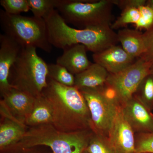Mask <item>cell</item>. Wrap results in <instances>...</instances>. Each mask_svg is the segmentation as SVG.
<instances>
[{
  "label": "cell",
  "mask_w": 153,
  "mask_h": 153,
  "mask_svg": "<svg viewBox=\"0 0 153 153\" xmlns=\"http://www.w3.org/2000/svg\"><path fill=\"white\" fill-rule=\"evenodd\" d=\"M42 94L52 105V124L57 130L66 132L91 130L88 107L76 88L62 85L48 77V85Z\"/></svg>",
  "instance_id": "obj_1"
},
{
  "label": "cell",
  "mask_w": 153,
  "mask_h": 153,
  "mask_svg": "<svg viewBox=\"0 0 153 153\" xmlns=\"http://www.w3.org/2000/svg\"><path fill=\"white\" fill-rule=\"evenodd\" d=\"M49 41L52 47L64 49L74 44L84 45L93 54L117 45V33L111 26L76 29L68 26L57 10H53L44 19Z\"/></svg>",
  "instance_id": "obj_2"
},
{
  "label": "cell",
  "mask_w": 153,
  "mask_h": 153,
  "mask_svg": "<svg viewBox=\"0 0 153 153\" xmlns=\"http://www.w3.org/2000/svg\"><path fill=\"white\" fill-rule=\"evenodd\" d=\"M93 133L91 130L61 131L52 124H47L28 128L22 139L13 146L23 148L46 146L53 153H82Z\"/></svg>",
  "instance_id": "obj_3"
},
{
  "label": "cell",
  "mask_w": 153,
  "mask_h": 153,
  "mask_svg": "<svg viewBox=\"0 0 153 153\" xmlns=\"http://www.w3.org/2000/svg\"><path fill=\"white\" fill-rule=\"evenodd\" d=\"M48 64L38 56L36 48L24 47L11 68L9 82L12 87L37 97L48 85Z\"/></svg>",
  "instance_id": "obj_4"
},
{
  "label": "cell",
  "mask_w": 153,
  "mask_h": 153,
  "mask_svg": "<svg viewBox=\"0 0 153 153\" xmlns=\"http://www.w3.org/2000/svg\"><path fill=\"white\" fill-rule=\"evenodd\" d=\"M113 0H58L56 10L66 24L78 29L111 26Z\"/></svg>",
  "instance_id": "obj_5"
},
{
  "label": "cell",
  "mask_w": 153,
  "mask_h": 153,
  "mask_svg": "<svg viewBox=\"0 0 153 153\" xmlns=\"http://www.w3.org/2000/svg\"><path fill=\"white\" fill-rule=\"evenodd\" d=\"M0 25L4 34L16 41L23 47H34L50 53L52 46L49 41L44 19L12 15L0 10Z\"/></svg>",
  "instance_id": "obj_6"
},
{
  "label": "cell",
  "mask_w": 153,
  "mask_h": 153,
  "mask_svg": "<svg viewBox=\"0 0 153 153\" xmlns=\"http://www.w3.org/2000/svg\"><path fill=\"white\" fill-rule=\"evenodd\" d=\"M79 90L85 98L90 112L91 130L94 134L108 138L120 105L105 85Z\"/></svg>",
  "instance_id": "obj_7"
},
{
  "label": "cell",
  "mask_w": 153,
  "mask_h": 153,
  "mask_svg": "<svg viewBox=\"0 0 153 153\" xmlns=\"http://www.w3.org/2000/svg\"><path fill=\"white\" fill-rule=\"evenodd\" d=\"M153 66L152 62L141 57L123 71L109 74L105 85L121 106L133 97L142 80L151 72Z\"/></svg>",
  "instance_id": "obj_8"
},
{
  "label": "cell",
  "mask_w": 153,
  "mask_h": 153,
  "mask_svg": "<svg viewBox=\"0 0 153 153\" xmlns=\"http://www.w3.org/2000/svg\"><path fill=\"white\" fill-rule=\"evenodd\" d=\"M108 139L115 153H136L135 134L120 107Z\"/></svg>",
  "instance_id": "obj_9"
},
{
  "label": "cell",
  "mask_w": 153,
  "mask_h": 153,
  "mask_svg": "<svg viewBox=\"0 0 153 153\" xmlns=\"http://www.w3.org/2000/svg\"><path fill=\"white\" fill-rule=\"evenodd\" d=\"M23 47L5 34L0 35V93H4L12 87L9 82L11 68L22 51Z\"/></svg>",
  "instance_id": "obj_10"
},
{
  "label": "cell",
  "mask_w": 153,
  "mask_h": 153,
  "mask_svg": "<svg viewBox=\"0 0 153 153\" xmlns=\"http://www.w3.org/2000/svg\"><path fill=\"white\" fill-rule=\"evenodd\" d=\"M121 107L126 120L135 134L153 132V114L152 111L134 96Z\"/></svg>",
  "instance_id": "obj_11"
},
{
  "label": "cell",
  "mask_w": 153,
  "mask_h": 153,
  "mask_svg": "<svg viewBox=\"0 0 153 153\" xmlns=\"http://www.w3.org/2000/svg\"><path fill=\"white\" fill-rule=\"evenodd\" d=\"M1 96L2 99L0 105L4 107L12 116L25 124L26 119L33 109L36 97L13 87Z\"/></svg>",
  "instance_id": "obj_12"
},
{
  "label": "cell",
  "mask_w": 153,
  "mask_h": 153,
  "mask_svg": "<svg viewBox=\"0 0 153 153\" xmlns=\"http://www.w3.org/2000/svg\"><path fill=\"white\" fill-rule=\"evenodd\" d=\"M92 57L94 63L102 66L111 74L123 71L135 61V59L128 54L121 46L117 45L94 53Z\"/></svg>",
  "instance_id": "obj_13"
},
{
  "label": "cell",
  "mask_w": 153,
  "mask_h": 153,
  "mask_svg": "<svg viewBox=\"0 0 153 153\" xmlns=\"http://www.w3.org/2000/svg\"><path fill=\"white\" fill-rule=\"evenodd\" d=\"M0 151L16 144L28 129L25 124L11 115L0 105Z\"/></svg>",
  "instance_id": "obj_14"
},
{
  "label": "cell",
  "mask_w": 153,
  "mask_h": 153,
  "mask_svg": "<svg viewBox=\"0 0 153 153\" xmlns=\"http://www.w3.org/2000/svg\"><path fill=\"white\" fill-rule=\"evenodd\" d=\"M63 50V54L57 58L56 63L65 67L73 75L85 71L92 63L88 58V50L84 45L74 44Z\"/></svg>",
  "instance_id": "obj_15"
},
{
  "label": "cell",
  "mask_w": 153,
  "mask_h": 153,
  "mask_svg": "<svg viewBox=\"0 0 153 153\" xmlns=\"http://www.w3.org/2000/svg\"><path fill=\"white\" fill-rule=\"evenodd\" d=\"M118 40L121 47L132 57H141L146 51L143 33L136 29L124 28L117 33Z\"/></svg>",
  "instance_id": "obj_16"
},
{
  "label": "cell",
  "mask_w": 153,
  "mask_h": 153,
  "mask_svg": "<svg viewBox=\"0 0 153 153\" xmlns=\"http://www.w3.org/2000/svg\"><path fill=\"white\" fill-rule=\"evenodd\" d=\"M109 73L102 66L92 63L85 71L74 75V87L77 89L95 88L103 86L106 83Z\"/></svg>",
  "instance_id": "obj_17"
},
{
  "label": "cell",
  "mask_w": 153,
  "mask_h": 153,
  "mask_svg": "<svg viewBox=\"0 0 153 153\" xmlns=\"http://www.w3.org/2000/svg\"><path fill=\"white\" fill-rule=\"evenodd\" d=\"M53 110L49 100L43 94L36 97L33 109L25 120L28 128L52 124Z\"/></svg>",
  "instance_id": "obj_18"
},
{
  "label": "cell",
  "mask_w": 153,
  "mask_h": 153,
  "mask_svg": "<svg viewBox=\"0 0 153 153\" xmlns=\"http://www.w3.org/2000/svg\"><path fill=\"white\" fill-rule=\"evenodd\" d=\"M134 96L148 109L153 110V73L152 71L142 80Z\"/></svg>",
  "instance_id": "obj_19"
},
{
  "label": "cell",
  "mask_w": 153,
  "mask_h": 153,
  "mask_svg": "<svg viewBox=\"0 0 153 153\" xmlns=\"http://www.w3.org/2000/svg\"><path fill=\"white\" fill-rule=\"evenodd\" d=\"M48 78L66 86H74L75 76L63 66L57 63L48 64Z\"/></svg>",
  "instance_id": "obj_20"
},
{
  "label": "cell",
  "mask_w": 153,
  "mask_h": 153,
  "mask_svg": "<svg viewBox=\"0 0 153 153\" xmlns=\"http://www.w3.org/2000/svg\"><path fill=\"white\" fill-rule=\"evenodd\" d=\"M28 2L33 16L44 19L56 8L58 0H28Z\"/></svg>",
  "instance_id": "obj_21"
},
{
  "label": "cell",
  "mask_w": 153,
  "mask_h": 153,
  "mask_svg": "<svg viewBox=\"0 0 153 153\" xmlns=\"http://www.w3.org/2000/svg\"><path fill=\"white\" fill-rule=\"evenodd\" d=\"M85 151L88 153H115L108 137L94 133Z\"/></svg>",
  "instance_id": "obj_22"
},
{
  "label": "cell",
  "mask_w": 153,
  "mask_h": 153,
  "mask_svg": "<svg viewBox=\"0 0 153 153\" xmlns=\"http://www.w3.org/2000/svg\"><path fill=\"white\" fill-rule=\"evenodd\" d=\"M138 8H131L126 9L122 12L120 16L111 24V27L113 30H118L125 27L128 24L136 23L140 18Z\"/></svg>",
  "instance_id": "obj_23"
},
{
  "label": "cell",
  "mask_w": 153,
  "mask_h": 153,
  "mask_svg": "<svg viewBox=\"0 0 153 153\" xmlns=\"http://www.w3.org/2000/svg\"><path fill=\"white\" fill-rule=\"evenodd\" d=\"M0 4L7 13L21 15L30 10L28 0H1Z\"/></svg>",
  "instance_id": "obj_24"
},
{
  "label": "cell",
  "mask_w": 153,
  "mask_h": 153,
  "mask_svg": "<svg viewBox=\"0 0 153 153\" xmlns=\"http://www.w3.org/2000/svg\"><path fill=\"white\" fill-rule=\"evenodd\" d=\"M136 153H153V132L135 134Z\"/></svg>",
  "instance_id": "obj_25"
},
{
  "label": "cell",
  "mask_w": 153,
  "mask_h": 153,
  "mask_svg": "<svg viewBox=\"0 0 153 153\" xmlns=\"http://www.w3.org/2000/svg\"><path fill=\"white\" fill-rule=\"evenodd\" d=\"M140 18L135 24L136 29H145L147 30L153 25V9L146 4L140 7Z\"/></svg>",
  "instance_id": "obj_26"
},
{
  "label": "cell",
  "mask_w": 153,
  "mask_h": 153,
  "mask_svg": "<svg viewBox=\"0 0 153 153\" xmlns=\"http://www.w3.org/2000/svg\"><path fill=\"white\" fill-rule=\"evenodd\" d=\"M143 35L146 51L142 57L153 63V25Z\"/></svg>",
  "instance_id": "obj_27"
},
{
  "label": "cell",
  "mask_w": 153,
  "mask_h": 153,
  "mask_svg": "<svg viewBox=\"0 0 153 153\" xmlns=\"http://www.w3.org/2000/svg\"><path fill=\"white\" fill-rule=\"evenodd\" d=\"M114 4L122 10L131 8H139L146 4V0H113Z\"/></svg>",
  "instance_id": "obj_28"
},
{
  "label": "cell",
  "mask_w": 153,
  "mask_h": 153,
  "mask_svg": "<svg viewBox=\"0 0 153 153\" xmlns=\"http://www.w3.org/2000/svg\"><path fill=\"white\" fill-rule=\"evenodd\" d=\"M36 147L23 148L12 146L1 151L0 153H46L39 150Z\"/></svg>",
  "instance_id": "obj_29"
},
{
  "label": "cell",
  "mask_w": 153,
  "mask_h": 153,
  "mask_svg": "<svg viewBox=\"0 0 153 153\" xmlns=\"http://www.w3.org/2000/svg\"><path fill=\"white\" fill-rule=\"evenodd\" d=\"M146 4L149 6L150 7L153 9V0H148L147 1Z\"/></svg>",
  "instance_id": "obj_30"
},
{
  "label": "cell",
  "mask_w": 153,
  "mask_h": 153,
  "mask_svg": "<svg viewBox=\"0 0 153 153\" xmlns=\"http://www.w3.org/2000/svg\"><path fill=\"white\" fill-rule=\"evenodd\" d=\"M151 71L153 73V66L152 67V69H151Z\"/></svg>",
  "instance_id": "obj_31"
},
{
  "label": "cell",
  "mask_w": 153,
  "mask_h": 153,
  "mask_svg": "<svg viewBox=\"0 0 153 153\" xmlns=\"http://www.w3.org/2000/svg\"><path fill=\"white\" fill-rule=\"evenodd\" d=\"M87 153V152H86V151H85H85H84V152H83V153Z\"/></svg>",
  "instance_id": "obj_32"
}]
</instances>
